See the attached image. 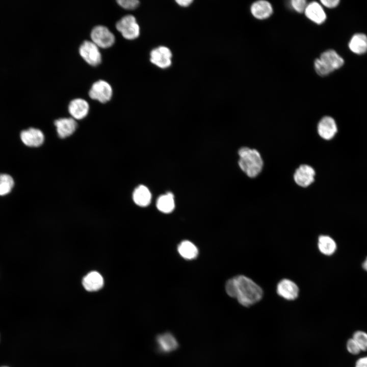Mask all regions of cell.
Instances as JSON below:
<instances>
[{"instance_id": "6da1fadb", "label": "cell", "mask_w": 367, "mask_h": 367, "mask_svg": "<svg viewBox=\"0 0 367 367\" xmlns=\"http://www.w3.org/2000/svg\"><path fill=\"white\" fill-rule=\"evenodd\" d=\"M225 290L231 297L235 298L242 306L249 307L263 298L262 289L252 279L244 275L229 279L226 283Z\"/></svg>"}, {"instance_id": "7a4b0ae2", "label": "cell", "mask_w": 367, "mask_h": 367, "mask_svg": "<svg viewBox=\"0 0 367 367\" xmlns=\"http://www.w3.org/2000/svg\"><path fill=\"white\" fill-rule=\"evenodd\" d=\"M238 165L249 177L254 178L261 172L263 161L259 152L255 149L242 147L238 150Z\"/></svg>"}, {"instance_id": "3957f363", "label": "cell", "mask_w": 367, "mask_h": 367, "mask_svg": "<svg viewBox=\"0 0 367 367\" xmlns=\"http://www.w3.org/2000/svg\"><path fill=\"white\" fill-rule=\"evenodd\" d=\"M116 28L126 39L134 40L140 35V27L135 17L126 15L122 17L116 23Z\"/></svg>"}, {"instance_id": "277c9868", "label": "cell", "mask_w": 367, "mask_h": 367, "mask_svg": "<svg viewBox=\"0 0 367 367\" xmlns=\"http://www.w3.org/2000/svg\"><path fill=\"white\" fill-rule=\"evenodd\" d=\"M91 41L99 48H108L115 43V37L106 27L98 25L94 27L91 31Z\"/></svg>"}, {"instance_id": "5b68a950", "label": "cell", "mask_w": 367, "mask_h": 367, "mask_svg": "<svg viewBox=\"0 0 367 367\" xmlns=\"http://www.w3.org/2000/svg\"><path fill=\"white\" fill-rule=\"evenodd\" d=\"M78 52L83 60L91 66H96L101 62L102 56L99 48L92 41H83Z\"/></svg>"}, {"instance_id": "8992f818", "label": "cell", "mask_w": 367, "mask_h": 367, "mask_svg": "<svg viewBox=\"0 0 367 367\" xmlns=\"http://www.w3.org/2000/svg\"><path fill=\"white\" fill-rule=\"evenodd\" d=\"M113 95V89L106 81L100 80L94 82L89 91V97L100 103L110 101Z\"/></svg>"}, {"instance_id": "52a82bcc", "label": "cell", "mask_w": 367, "mask_h": 367, "mask_svg": "<svg viewBox=\"0 0 367 367\" xmlns=\"http://www.w3.org/2000/svg\"><path fill=\"white\" fill-rule=\"evenodd\" d=\"M20 138L21 142L27 146L38 147L41 146L45 140L43 133L39 129L30 127L20 132Z\"/></svg>"}, {"instance_id": "ba28073f", "label": "cell", "mask_w": 367, "mask_h": 367, "mask_svg": "<svg viewBox=\"0 0 367 367\" xmlns=\"http://www.w3.org/2000/svg\"><path fill=\"white\" fill-rule=\"evenodd\" d=\"M315 175V171L312 167L307 164H302L296 169L293 177L298 186L306 188L314 182Z\"/></svg>"}, {"instance_id": "9c48e42d", "label": "cell", "mask_w": 367, "mask_h": 367, "mask_svg": "<svg viewBox=\"0 0 367 367\" xmlns=\"http://www.w3.org/2000/svg\"><path fill=\"white\" fill-rule=\"evenodd\" d=\"M150 55V62L158 67L165 69L171 64L172 53L166 46H161L153 49Z\"/></svg>"}, {"instance_id": "30bf717a", "label": "cell", "mask_w": 367, "mask_h": 367, "mask_svg": "<svg viewBox=\"0 0 367 367\" xmlns=\"http://www.w3.org/2000/svg\"><path fill=\"white\" fill-rule=\"evenodd\" d=\"M319 59L330 73L341 68L345 62L344 59L335 50L330 49L323 52Z\"/></svg>"}, {"instance_id": "8fae6325", "label": "cell", "mask_w": 367, "mask_h": 367, "mask_svg": "<svg viewBox=\"0 0 367 367\" xmlns=\"http://www.w3.org/2000/svg\"><path fill=\"white\" fill-rule=\"evenodd\" d=\"M58 137L65 139L72 135L77 128V123L72 117L60 118L54 122Z\"/></svg>"}, {"instance_id": "7c38bea8", "label": "cell", "mask_w": 367, "mask_h": 367, "mask_svg": "<svg viewBox=\"0 0 367 367\" xmlns=\"http://www.w3.org/2000/svg\"><path fill=\"white\" fill-rule=\"evenodd\" d=\"M317 131L322 139L326 140L332 139L337 131L334 119L328 116L322 118L318 124Z\"/></svg>"}, {"instance_id": "4fadbf2b", "label": "cell", "mask_w": 367, "mask_h": 367, "mask_svg": "<svg viewBox=\"0 0 367 367\" xmlns=\"http://www.w3.org/2000/svg\"><path fill=\"white\" fill-rule=\"evenodd\" d=\"M276 291L278 295L290 301L297 299L299 292L298 285L293 281L287 279H282L278 282Z\"/></svg>"}, {"instance_id": "5bb4252c", "label": "cell", "mask_w": 367, "mask_h": 367, "mask_svg": "<svg viewBox=\"0 0 367 367\" xmlns=\"http://www.w3.org/2000/svg\"><path fill=\"white\" fill-rule=\"evenodd\" d=\"M90 106L84 99L77 98L71 100L68 106V111L72 118L75 120H82L88 114Z\"/></svg>"}, {"instance_id": "9a60e30c", "label": "cell", "mask_w": 367, "mask_h": 367, "mask_svg": "<svg viewBox=\"0 0 367 367\" xmlns=\"http://www.w3.org/2000/svg\"><path fill=\"white\" fill-rule=\"evenodd\" d=\"M304 13L308 19L317 24L324 23L327 18L322 5L315 1L307 4Z\"/></svg>"}, {"instance_id": "2e32d148", "label": "cell", "mask_w": 367, "mask_h": 367, "mask_svg": "<svg viewBox=\"0 0 367 367\" xmlns=\"http://www.w3.org/2000/svg\"><path fill=\"white\" fill-rule=\"evenodd\" d=\"M250 12L255 18L264 20L271 16L273 10L271 4L268 1L260 0L252 4Z\"/></svg>"}, {"instance_id": "e0dca14e", "label": "cell", "mask_w": 367, "mask_h": 367, "mask_svg": "<svg viewBox=\"0 0 367 367\" xmlns=\"http://www.w3.org/2000/svg\"><path fill=\"white\" fill-rule=\"evenodd\" d=\"M348 47L355 54L363 55L367 52V36L363 33H356L351 38Z\"/></svg>"}, {"instance_id": "ac0fdd59", "label": "cell", "mask_w": 367, "mask_h": 367, "mask_svg": "<svg viewBox=\"0 0 367 367\" xmlns=\"http://www.w3.org/2000/svg\"><path fill=\"white\" fill-rule=\"evenodd\" d=\"M158 350L163 353H169L175 350L178 347L175 338L170 333L159 335L156 338Z\"/></svg>"}, {"instance_id": "d6986e66", "label": "cell", "mask_w": 367, "mask_h": 367, "mask_svg": "<svg viewBox=\"0 0 367 367\" xmlns=\"http://www.w3.org/2000/svg\"><path fill=\"white\" fill-rule=\"evenodd\" d=\"M83 285L88 291H96L102 287L103 279L99 273L93 271L84 277L83 279Z\"/></svg>"}, {"instance_id": "ffe728a7", "label": "cell", "mask_w": 367, "mask_h": 367, "mask_svg": "<svg viewBox=\"0 0 367 367\" xmlns=\"http://www.w3.org/2000/svg\"><path fill=\"white\" fill-rule=\"evenodd\" d=\"M133 200L137 205L145 207L150 204L151 194L148 188L141 185L135 189L133 193Z\"/></svg>"}, {"instance_id": "44dd1931", "label": "cell", "mask_w": 367, "mask_h": 367, "mask_svg": "<svg viewBox=\"0 0 367 367\" xmlns=\"http://www.w3.org/2000/svg\"><path fill=\"white\" fill-rule=\"evenodd\" d=\"M318 246L320 251L326 255H331L336 249L334 240L328 235H322L319 237Z\"/></svg>"}, {"instance_id": "7402d4cb", "label": "cell", "mask_w": 367, "mask_h": 367, "mask_svg": "<svg viewBox=\"0 0 367 367\" xmlns=\"http://www.w3.org/2000/svg\"><path fill=\"white\" fill-rule=\"evenodd\" d=\"M158 209L165 213L171 212L174 208L175 202L172 193L168 192L160 196L156 201Z\"/></svg>"}, {"instance_id": "603a6c76", "label": "cell", "mask_w": 367, "mask_h": 367, "mask_svg": "<svg viewBox=\"0 0 367 367\" xmlns=\"http://www.w3.org/2000/svg\"><path fill=\"white\" fill-rule=\"evenodd\" d=\"M178 251L180 255L187 259L195 258L198 253L197 247L189 241L182 242L178 245Z\"/></svg>"}, {"instance_id": "cb8c5ba5", "label": "cell", "mask_w": 367, "mask_h": 367, "mask_svg": "<svg viewBox=\"0 0 367 367\" xmlns=\"http://www.w3.org/2000/svg\"><path fill=\"white\" fill-rule=\"evenodd\" d=\"M14 186L13 177L6 173H0V196L8 195Z\"/></svg>"}, {"instance_id": "d4e9b609", "label": "cell", "mask_w": 367, "mask_h": 367, "mask_svg": "<svg viewBox=\"0 0 367 367\" xmlns=\"http://www.w3.org/2000/svg\"><path fill=\"white\" fill-rule=\"evenodd\" d=\"M359 347L361 351L367 350V333L362 331H356L352 338Z\"/></svg>"}, {"instance_id": "484cf974", "label": "cell", "mask_w": 367, "mask_h": 367, "mask_svg": "<svg viewBox=\"0 0 367 367\" xmlns=\"http://www.w3.org/2000/svg\"><path fill=\"white\" fill-rule=\"evenodd\" d=\"M117 3L120 7L127 10L135 9L139 5V1L137 0H118Z\"/></svg>"}, {"instance_id": "4316f807", "label": "cell", "mask_w": 367, "mask_h": 367, "mask_svg": "<svg viewBox=\"0 0 367 367\" xmlns=\"http://www.w3.org/2000/svg\"><path fill=\"white\" fill-rule=\"evenodd\" d=\"M292 8L297 12L303 13L307 5L305 0H292L290 1Z\"/></svg>"}, {"instance_id": "83f0119b", "label": "cell", "mask_w": 367, "mask_h": 367, "mask_svg": "<svg viewBox=\"0 0 367 367\" xmlns=\"http://www.w3.org/2000/svg\"><path fill=\"white\" fill-rule=\"evenodd\" d=\"M348 351L352 354H358L361 351L359 347L355 341L352 338H350L347 343Z\"/></svg>"}, {"instance_id": "f1b7e54d", "label": "cell", "mask_w": 367, "mask_h": 367, "mask_svg": "<svg viewBox=\"0 0 367 367\" xmlns=\"http://www.w3.org/2000/svg\"><path fill=\"white\" fill-rule=\"evenodd\" d=\"M321 4L324 7L331 9L336 7L339 4V0H321Z\"/></svg>"}, {"instance_id": "f546056e", "label": "cell", "mask_w": 367, "mask_h": 367, "mask_svg": "<svg viewBox=\"0 0 367 367\" xmlns=\"http://www.w3.org/2000/svg\"><path fill=\"white\" fill-rule=\"evenodd\" d=\"M355 367H367V357L359 358L356 362Z\"/></svg>"}, {"instance_id": "4dcf8cb0", "label": "cell", "mask_w": 367, "mask_h": 367, "mask_svg": "<svg viewBox=\"0 0 367 367\" xmlns=\"http://www.w3.org/2000/svg\"><path fill=\"white\" fill-rule=\"evenodd\" d=\"M176 2L178 4L179 6L184 7H186L189 6L192 2L193 1L191 0H178L176 1Z\"/></svg>"}, {"instance_id": "1f68e13d", "label": "cell", "mask_w": 367, "mask_h": 367, "mask_svg": "<svg viewBox=\"0 0 367 367\" xmlns=\"http://www.w3.org/2000/svg\"><path fill=\"white\" fill-rule=\"evenodd\" d=\"M362 268L365 271L367 272V257L365 258L362 264Z\"/></svg>"}, {"instance_id": "d6a6232c", "label": "cell", "mask_w": 367, "mask_h": 367, "mask_svg": "<svg viewBox=\"0 0 367 367\" xmlns=\"http://www.w3.org/2000/svg\"><path fill=\"white\" fill-rule=\"evenodd\" d=\"M2 367H8V366H2Z\"/></svg>"}]
</instances>
